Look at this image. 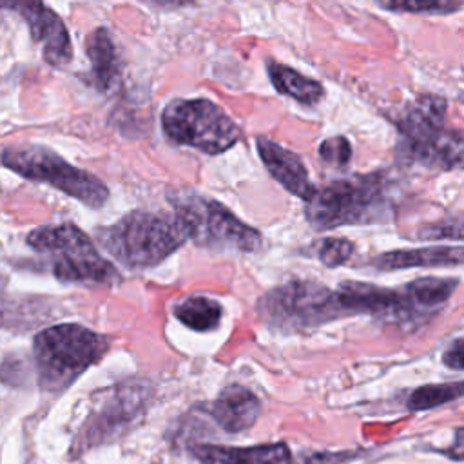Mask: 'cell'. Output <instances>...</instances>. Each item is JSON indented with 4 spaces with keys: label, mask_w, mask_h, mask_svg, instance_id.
<instances>
[{
    "label": "cell",
    "mask_w": 464,
    "mask_h": 464,
    "mask_svg": "<svg viewBox=\"0 0 464 464\" xmlns=\"http://www.w3.org/2000/svg\"><path fill=\"white\" fill-rule=\"evenodd\" d=\"M388 212V178L381 170L335 179L315 190L304 207L308 223L321 232L377 223L386 219Z\"/></svg>",
    "instance_id": "1"
},
{
    "label": "cell",
    "mask_w": 464,
    "mask_h": 464,
    "mask_svg": "<svg viewBox=\"0 0 464 464\" xmlns=\"http://www.w3.org/2000/svg\"><path fill=\"white\" fill-rule=\"evenodd\" d=\"M100 245L127 268H150L174 254L187 230L174 214L132 210L98 232Z\"/></svg>",
    "instance_id": "2"
},
{
    "label": "cell",
    "mask_w": 464,
    "mask_h": 464,
    "mask_svg": "<svg viewBox=\"0 0 464 464\" xmlns=\"http://www.w3.org/2000/svg\"><path fill=\"white\" fill-rule=\"evenodd\" d=\"M107 339L82 324H54L33 341L38 382L45 392H62L107 350Z\"/></svg>",
    "instance_id": "3"
},
{
    "label": "cell",
    "mask_w": 464,
    "mask_h": 464,
    "mask_svg": "<svg viewBox=\"0 0 464 464\" xmlns=\"http://www.w3.org/2000/svg\"><path fill=\"white\" fill-rule=\"evenodd\" d=\"M446 107L442 96L422 94L395 118L406 158L444 170L462 163V130L444 129Z\"/></svg>",
    "instance_id": "4"
},
{
    "label": "cell",
    "mask_w": 464,
    "mask_h": 464,
    "mask_svg": "<svg viewBox=\"0 0 464 464\" xmlns=\"http://www.w3.org/2000/svg\"><path fill=\"white\" fill-rule=\"evenodd\" d=\"M169 199L174 207V216L181 221L188 239L194 243L216 250H259L263 243L261 234L243 223L218 199L190 188L176 190Z\"/></svg>",
    "instance_id": "5"
},
{
    "label": "cell",
    "mask_w": 464,
    "mask_h": 464,
    "mask_svg": "<svg viewBox=\"0 0 464 464\" xmlns=\"http://www.w3.org/2000/svg\"><path fill=\"white\" fill-rule=\"evenodd\" d=\"M27 245L49 256L54 277L69 283H114L118 270L94 246L92 239L74 223L45 225L27 236Z\"/></svg>",
    "instance_id": "6"
},
{
    "label": "cell",
    "mask_w": 464,
    "mask_h": 464,
    "mask_svg": "<svg viewBox=\"0 0 464 464\" xmlns=\"http://www.w3.org/2000/svg\"><path fill=\"white\" fill-rule=\"evenodd\" d=\"M0 161L18 176L38 183H47L78 199L85 207L102 208L109 199V188L100 178L71 165L47 147L11 145L2 150Z\"/></svg>",
    "instance_id": "7"
},
{
    "label": "cell",
    "mask_w": 464,
    "mask_h": 464,
    "mask_svg": "<svg viewBox=\"0 0 464 464\" xmlns=\"http://www.w3.org/2000/svg\"><path fill=\"white\" fill-rule=\"evenodd\" d=\"M161 129L169 141L221 154L239 141L236 121L207 98H174L161 112Z\"/></svg>",
    "instance_id": "8"
},
{
    "label": "cell",
    "mask_w": 464,
    "mask_h": 464,
    "mask_svg": "<svg viewBox=\"0 0 464 464\" xmlns=\"http://www.w3.org/2000/svg\"><path fill=\"white\" fill-rule=\"evenodd\" d=\"M259 315L270 324L297 330L346 315L335 292L315 281H288L266 292L257 303Z\"/></svg>",
    "instance_id": "9"
},
{
    "label": "cell",
    "mask_w": 464,
    "mask_h": 464,
    "mask_svg": "<svg viewBox=\"0 0 464 464\" xmlns=\"http://www.w3.org/2000/svg\"><path fill=\"white\" fill-rule=\"evenodd\" d=\"M2 11L22 16L49 65L63 67L72 60V44L63 20L44 0H0Z\"/></svg>",
    "instance_id": "10"
},
{
    "label": "cell",
    "mask_w": 464,
    "mask_h": 464,
    "mask_svg": "<svg viewBox=\"0 0 464 464\" xmlns=\"http://www.w3.org/2000/svg\"><path fill=\"white\" fill-rule=\"evenodd\" d=\"M335 299L344 314H370L395 319L419 314L404 286L384 288L372 283L343 281L335 290Z\"/></svg>",
    "instance_id": "11"
},
{
    "label": "cell",
    "mask_w": 464,
    "mask_h": 464,
    "mask_svg": "<svg viewBox=\"0 0 464 464\" xmlns=\"http://www.w3.org/2000/svg\"><path fill=\"white\" fill-rule=\"evenodd\" d=\"M256 145L261 161L265 163L266 170L276 178V181H279L288 192L303 201H308L314 196L317 188L310 179L308 169L295 152L281 147L279 143L265 136H259L256 140Z\"/></svg>",
    "instance_id": "12"
},
{
    "label": "cell",
    "mask_w": 464,
    "mask_h": 464,
    "mask_svg": "<svg viewBox=\"0 0 464 464\" xmlns=\"http://www.w3.org/2000/svg\"><path fill=\"white\" fill-rule=\"evenodd\" d=\"M208 413L225 431L237 433L250 428L257 420L261 413V402L245 386L232 384L227 386L208 406Z\"/></svg>",
    "instance_id": "13"
},
{
    "label": "cell",
    "mask_w": 464,
    "mask_h": 464,
    "mask_svg": "<svg viewBox=\"0 0 464 464\" xmlns=\"http://www.w3.org/2000/svg\"><path fill=\"white\" fill-rule=\"evenodd\" d=\"M192 457L198 464H290V450L283 442L227 448L199 444L192 448Z\"/></svg>",
    "instance_id": "14"
},
{
    "label": "cell",
    "mask_w": 464,
    "mask_h": 464,
    "mask_svg": "<svg viewBox=\"0 0 464 464\" xmlns=\"http://www.w3.org/2000/svg\"><path fill=\"white\" fill-rule=\"evenodd\" d=\"M85 54L91 62V83L100 92H111L120 82L121 63L118 49L105 27H98L87 36Z\"/></svg>",
    "instance_id": "15"
},
{
    "label": "cell",
    "mask_w": 464,
    "mask_h": 464,
    "mask_svg": "<svg viewBox=\"0 0 464 464\" xmlns=\"http://www.w3.org/2000/svg\"><path fill=\"white\" fill-rule=\"evenodd\" d=\"M373 265L381 270H401L413 266H460L462 246H422L408 250H392L377 256Z\"/></svg>",
    "instance_id": "16"
},
{
    "label": "cell",
    "mask_w": 464,
    "mask_h": 464,
    "mask_svg": "<svg viewBox=\"0 0 464 464\" xmlns=\"http://www.w3.org/2000/svg\"><path fill=\"white\" fill-rule=\"evenodd\" d=\"M266 71H268L272 85L276 87L277 92L290 96L292 100H295L306 107L317 105L324 96V89L319 82L297 72L292 67H286L279 62L268 60Z\"/></svg>",
    "instance_id": "17"
},
{
    "label": "cell",
    "mask_w": 464,
    "mask_h": 464,
    "mask_svg": "<svg viewBox=\"0 0 464 464\" xmlns=\"http://www.w3.org/2000/svg\"><path fill=\"white\" fill-rule=\"evenodd\" d=\"M174 317L196 332H210L219 324L221 304L207 295H188L174 304Z\"/></svg>",
    "instance_id": "18"
},
{
    "label": "cell",
    "mask_w": 464,
    "mask_h": 464,
    "mask_svg": "<svg viewBox=\"0 0 464 464\" xmlns=\"http://www.w3.org/2000/svg\"><path fill=\"white\" fill-rule=\"evenodd\" d=\"M459 285V279H448V277H420L408 285H404V290L417 308V312L424 310H435L442 306L451 294L455 292Z\"/></svg>",
    "instance_id": "19"
},
{
    "label": "cell",
    "mask_w": 464,
    "mask_h": 464,
    "mask_svg": "<svg viewBox=\"0 0 464 464\" xmlns=\"http://www.w3.org/2000/svg\"><path fill=\"white\" fill-rule=\"evenodd\" d=\"M460 395H462V381L444 382V384H426L417 388L410 395L408 406L410 410H430V408L446 404L450 401H455Z\"/></svg>",
    "instance_id": "20"
},
{
    "label": "cell",
    "mask_w": 464,
    "mask_h": 464,
    "mask_svg": "<svg viewBox=\"0 0 464 464\" xmlns=\"http://www.w3.org/2000/svg\"><path fill=\"white\" fill-rule=\"evenodd\" d=\"M382 9L393 13L417 14H450L462 7L460 0H375Z\"/></svg>",
    "instance_id": "21"
},
{
    "label": "cell",
    "mask_w": 464,
    "mask_h": 464,
    "mask_svg": "<svg viewBox=\"0 0 464 464\" xmlns=\"http://www.w3.org/2000/svg\"><path fill=\"white\" fill-rule=\"evenodd\" d=\"M353 254V243L346 237H324L317 245V257L326 266H339Z\"/></svg>",
    "instance_id": "22"
},
{
    "label": "cell",
    "mask_w": 464,
    "mask_h": 464,
    "mask_svg": "<svg viewBox=\"0 0 464 464\" xmlns=\"http://www.w3.org/2000/svg\"><path fill=\"white\" fill-rule=\"evenodd\" d=\"M319 156L330 165L346 167L352 160V145L344 136H334L319 145Z\"/></svg>",
    "instance_id": "23"
},
{
    "label": "cell",
    "mask_w": 464,
    "mask_h": 464,
    "mask_svg": "<svg viewBox=\"0 0 464 464\" xmlns=\"http://www.w3.org/2000/svg\"><path fill=\"white\" fill-rule=\"evenodd\" d=\"M442 362L451 368V370H457L460 372L464 368V359H462V337H457L451 346L444 352L442 355Z\"/></svg>",
    "instance_id": "24"
}]
</instances>
